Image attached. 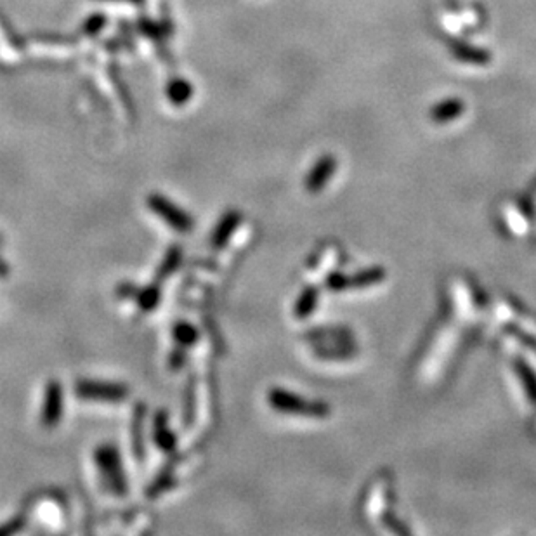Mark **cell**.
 <instances>
[{
    "mask_svg": "<svg viewBox=\"0 0 536 536\" xmlns=\"http://www.w3.org/2000/svg\"><path fill=\"white\" fill-rule=\"evenodd\" d=\"M268 403L273 410L283 415H293V417L305 418H326L330 417L332 410L323 401H311L299 396L295 393H290L281 387H273L268 393Z\"/></svg>",
    "mask_w": 536,
    "mask_h": 536,
    "instance_id": "6da1fadb",
    "label": "cell"
},
{
    "mask_svg": "<svg viewBox=\"0 0 536 536\" xmlns=\"http://www.w3.org/2000/svg\"><path fill=\"white\" fill-rule=\"evenodd\" d=\"M94 462L96 465H98L101 481L106 486V490L111 491V493L118 498L127 497V477H125L122 457H120L116 446H98L94 451Z\"/></svg>",
    "mask_w": 536,
    "mask_h": 536,
    "instance_id": "7a4b0ae2",
    "label": "cell"
},
{
    "mask_svg": "<svg viewBox=\"0 0 536 536\" xmlns=\"http://www.w3.org/2000/svg\"><path fill=\"white\" fill-rule=\"evenodd\" d=\"M75 394L84 401H98V403H122L128 398L131 389L125 384L118 382H104L92 380V378H82L76 380Z\"/></svg>",
    "mask_w": 536,
    "mask_h": 536,
    "instance_id": "3957f363",
    "label": "cell"
},
{
    "mask_svg": "<svg viewBox=\"0 0 536 536\" xmlns=\"http://www.w3.org/2000/svg\"><path fill=\"white\" fill-rule=\"evenodd\" d=\"M146 205L153 213H156L165 224L171 226L177 233L186 235L195 228V219L184 208H181L179 205H176L171 198L160 195V193H153L148 196Z\"/></svg>",
    "mask_w": 536,
    "mask_h": 536,
    "instance_id": "277c9868",
    "label": "cell"
},
{
    "mask_svg": "<svg viewBox=\"0 0 536 536\" xmlns=\"http://www.w3.org/2000/svg\"><path fill=\"white\" fill-rule=\"evenodd\" d=\"M63 418V385L61 382L52 378L47 382L46 394H44V405H42V415H40V422L42 427L47 430H52L58 427Z\"/></svg>",
    "mask_w": 536,
    "mask_h": 536,
    "instance_id": "5b68a950",
    "label": "cell"
},
{
    "mask_svg": "<svg viewBox=\"0 0 536 536\" xmlns=\"http://www.w3.org/2000/svg\"><path fill=\"white\" fill-rule=\"evenodd\" d=\"M241 221H243V213L240 211H228L223 217L219 219V223L213 228L212 236H211V245L212 248L221 250L228 245V241L231 240V236L235 235L236 229L240 228Z\"/></svg>",
    "mask_w": 536,
    "mask_h": 536,
    "instance_id": "8992f818",
    "label": "cell"
},
{
    "mask_svg": "<svg viewBox=\"0 0 536 536\" xmlns=\"http://www.w3.org/2000/svg\"><path fill=\"white\" fill-rule=\"evenodd\" d=\"M337 171V160L335 156L325 155L318 160L316 165L309 172L308 179H305V189L309 193H320L325 188V184L332 179V176Z\"/></svg>",
    "mask_w": 536,
    "mask_h": 536,
    "instance_id": "52a82bcc",
    "label": "cell"
},
{
    "mask_svg": "<svg viewBox=\"0 0 536 536\" xmlns=\"http://www.w3.org/2000/svg\"><path fill=\"white\" fill-rule=\"evenodd\" d=\"M153 441L163 453H176L177 439L174 430L168 425V415L163 410H158L153 417Z\"/></svg>",
    "mask_w": 536,
    "mask_h": 536,
    "instance_id": "ba28073f",
    "label": "cell"
},
{
    "mask_svg": "<svg viewBox=\"0 0 536 536\" xmlns=\"http://www.w3.org/2000/svg\"><path fill=\"white\" fill-rule=\"evenodd\" d=\"M144 415H146V406L144 403L134 406V413H132V427H131V438H132V453H134L136 460L143 462L146 448H144L143 439V427H144Z\"/></svg>",
    "mask_w": 536,
    "mask_h": 536,
    "instance_id": "9c48e42d",
    "label": "cell"
},
{
    "mask_svg": "<svg viewBox=\"0 0 536 536\" xmlns=\"http://www.w3.org/2000/svg\"><path fill=\"white\" fill-rule=\"evenodd\" d=\"M318 300H320V288L309 285L308 288H304L300 292V295L297 297L295 305H293V316L297 320H305L314 313L316 309Z\"/></svg>",
    "mask_w": 536,
    "mask_h": 536,
    "instance_id": "30bf717a",
    "label": "cell"
},
{
    "mask_svg": "<svg viewBox=\"0 0 536 536\" xmlns=\"http://www.w3.org/2000/svg\"><path fill=\"white\" fill-rule=\"evenodd\" d=\"M181 261H183V248L177 247V245L168 247L167 252H165L162 264H160L158 269H156V276H155L156 283L162 285L165 280H168V278L174 275L176 269L181 266Z\"/></svg>",
    "mask_w": 536,
    "mask_h": 536,
    "instance_id": "8fae6325",
    "label": "cell"
},
{
    "mask_svg": "<svg viewBox=\"0 0 536 536\" xmlns=\"http://www.w3.org/2000/svg\"><path fill=\"white\" fill-rule=\"evenodd\" d=\"M463 110H465V106H463L460 99H446L434 106V110L430 111V116H433L434 122L448 123L453 122L455 118H458Z\"/></svg>",
    "mask_w": 536,
    "mask_h": 536,
    "instance_id": "7c38bea8",
    "label": "cell"
},
{
    "mask_svg": "<svg viewBox=\"0 0 536 536\" xmlns=\"http://www.w3.org/2000/svg\"><path fill=\"white\" fill-rule=\"evenodd\" d=\"M160 300H162V288H160V283H151L148 287L139 288L138 295L134 297L136 305L141 309L143 313H150L155 311L158 308Z\"/></svg>",
    "mask_w": 536,
    "mask_h": 536,
    "instance_id": "4fadbf2b",
    "label": "cell"
},
{
    "mask_svg": "<svg viewBox=\"0 0 536 536\" xmlns=\"http://www.w3.org/2000/svg\"><path fill=\"white\" fill-rule=\"evenodd\" d=\"M385 280V269L380 266H375V268H368L365 271L358 273L354 276H348V290L350 288H366L372 287V285L380 283Z\"/></svg>",
    "mask_w": 536,
    "mask_h": 536,
    "instance_id": "5bb4252c",
    "label": "cell"
},
{
    "mask_svg": "<svg viewBox=\"0 0 536 536\" xmlns=\"http://www.w3.org/2000/svg\"><path fill=\"white\" fill-rule=\"evenodd\" d=\"M514 368L519 380H521L524 390H526L527 399H530L531 405L536 406V373L531 370V366L527 365L526 361L521 360V358L514 360Z\"/></svg>",
    "mask_w": 536,
    "mask_h": 536,
    "instance_id": "9a60e30c",
    "label": "cell"
},
{
    "mask_svg": "<svg viewBox=\"0 0 536 536\" xmlns=\"http://www.w3.org/2000/svg\"><path fill=\"white\" fill-rule=\"evenodd\" d=\"M172 337H174V342L179 348H193V345L198 342V330L195 328L191 323H188V321H179V323L174 325V328H172Z\"/></svg>",
    "mask_w": 536,
    "mask_h": 536,
    "instance_id": "2e32d148",
    "label": "cell"
},
{
    "mask_svg": "<svg viewBox=\"0 0 536 536\" xmlns=\"http://www.w3.org/2000/svg\"><path fill=\"white\" fill-rule=\"evenodd\" d=\"M167 94H168V99H171L174 104H184L189 98H191L193 89L186 82V80L179 79V80H174V82L168 84Z\"/></svg>",
    "mask_w": 536,
    "mask_h": 536,
    "instance_id": "e0dca14e",
    "label": "cell"
},
{
    "mask_svg": "<svg viewBox=\"0 0 536 536\" xmlns=\"http://www.w3.org/2000/svg\"><path fill=\"white\" fill-rule=\"evenodd\" d=\"M453 54L457 56L462 61H470V63H486L490 59L487 52L481 49H474V47L463 46V44H455L453 46Z\"/></svg>",
    "mask_w": 536,
    "mask_h": 536,
    "instance_id": "ac0fdd59",
    "label": "cell"
},
{
    "mask_svg": "<svg viewBox=\"0 0 536 536\" xmlns=\"http://www.w3.org/2000/svg\"><path fill=\"white\" fill-rule=\"evenodd\" d=\"M174 482H176V479H174V475H172L171 470H163V472L160 474L158 477H156V481L153 482V485L146 490V497L148 498H156L158 495H162L163 491L171 490V487L174 486Z\"/></svg>",
    "mask_w": 536,
    "mask_h": 536,
    "instance_id": "d6986e66",
    "label": "cell"
},
{
    "mask_svg": "<svg viewBox=\"0 0 536 536\" xmlns=\"http://www.w3.org/2000/svg\"><path fill=\"white\" fill-rule=\"evenodd\" d=\"M325 287L330 292H344L348 290V275H342V273H332L325 280Z\"/></svg>",
    "mask_w": 536,
    "mask_h": 536,
    "instance_id": "ffe728a7",
    "label": "cell"
},
{
    "mask_svg": "<svg viewBox=\"0 0 536 536\" xmlns=\"http://www.w3.org/2000/svg\"><path fill=\"white\" fill-rule=\"evenodd\" d=\"M505 328H507V332L510 333V335H514L515 338H519V340H521L524 345H527V348H530L531 350H535V353H536V338L535 337H531L530 333H524L522 330H519L517 326H514V325H507Z\"/></svg>",
    "mask_w": 536,
    "mask_h": 536,
    "instance_id": "44dd1931",
    "label": "cell"
},
{
    "mask_svg": "<svg viewBox=\"0 0 536 536\" xmlns=\"http://www.w3.org/2000/svg\"><path fill=\"white\" fill-rule=\"evenodd\" d=\"M139 288L136 287L134 283H128V281H125V283H120L118 287H116V295L120 297V299H134L136 295H138Z\"/></svg>",
    "mask_w": 536,
    "mask_h": 536,
    "instance_id": "7402d4cb",
    "label": "cell"
},
{
    "mask_svg": "<svg viewBox=\"0 0 536 536\" xmlns=\"http://www.w3.org/2000/svg\"><path fill=\"white\" fill-rule=\"evenodd\" d=\"M104 23H106V18H104L103 14L92 16V18L87 19L84 31H86V34H96V31H99L101 28L104 26Z\"/></svg>",
    "mask_w": 536,
    "mask_h": 536,
    "instance_id": "603a6c76",
    "label": "cell"
},
{
    "mask_svg": "<svg viewBox=\"0 0 536 536\" xmlns=\"http://www.w3.org/2000/svg\"><path fill=\"white\" fill-rule=\"evenodd\" d=\"M186 363V349L184 348H177L174 349V353H172L171 356V368L172 370H181L183 368V365Z\"/></svg>",
    "mask_w": 536,
    "mask_h": 536,
    "instance_id": "cb8c5ba5",
    "label": "cell"
},
{
    "mask_svg": "<svg viewBox=\"0 0 536 536\" xmlns=\"http://www.w3.org/2000/svg\"><path fill=\"white\" fill-rule=\"evenodd\" d=\"M23 526H25V517H16V519H13V521L6 522L2 527H0V536L18 533V531L21 530Z\"/></svg>",
    "mask_w": 536,
    "mask_h": 536,
    "instance_id": "d4e9b609",
    "label": "cell"
},
{
    "mask_svg": "<svg viewBox=\"0 0 536 536\" xmlns=\"http://www.w3.org/2000/svg\"><path fill=\"white\" fill-rule=\"evenodd\" d=\"M9 276V266H7V262L2 259V256H0V278H7Z\"/></svg>",
    "mask_w": 536,
    "mask_h": 536,
    "instance_id": "484cf974",
    "label": "cell"
},
{
    "mask_svg": "<svg viewBox=\"0 0 536 536\" xmlns=\"http://www.w3.org/2000/svg\"><path fill=\"white\" fill-rule=\"evenodd\" d=\"M125 2H134V4H141L143 0H125Z\"/></svg>",
    "mask_w": 536,
    "mask_h": 536,
    "instance_id": "4316f807",
    "label": "cell"
}]
</instances>
